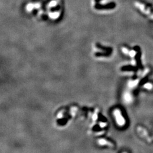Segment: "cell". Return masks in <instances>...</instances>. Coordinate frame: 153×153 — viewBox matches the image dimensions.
Listing matches in <instances>:
<instances>
[{
    "label": "cell",
    "instance_id": "1",
    "mask_svg": "<svg viewBox=\"0 0 153 153\" xmlns=\"http://www.w3.org/2000/svg\"><path fill=\"white\" fill-rule=\"evenodd\" d=\"M114 114L115 116L117 124L120 126L124 125L125 123V120L123 116H122L120 111L119 109H115L114 111Z\"/></svg>",
    "mask_w": 153,
    "mask_h": 153
},
{
    "label": "cell",
    "instance_id": "2",
    "mask_svg": "<svg viewBox=\"0 0 153 153\" xmlns=\"http://www.w3.org/2000/svg\"><path fill=\"white\" fill-rule=\"evenodd\" d=\"M41 6L40 3H29L26 6V10L28 12H31L35 9H39Z\"/></svg>",
    "mask_w": 153,
    "mask_h": 153
},
{
    "label": "cell",
    "instance_id": "3",
    "mask_svg": "<svg viewBox=\"0 0 153 153\" xmlns=\"http://www.w3.org/2000/svg\"><path fill=\"white\" fill-rule=\"evenodd\" d=\"M60 11H55V12H50L48 14V15L50 18L52 19H57L60 15Z\"/></svg>",
    "mask_w": 153,
    "mask_h": 153
},
{
    "label": "cell",
    "instance_id": "4",
    "mask_svg": "<svg viewBox=\"0 0 153 153\" xmlns=\"http://www.w3.org/2000/svg\"><path fill=\"white\" fill-rule=\"evenodd\" d=\"M58 1H59V0H52V1H51L48 4V8H52V7L57 6Z\"/></svg>",
    "mask_w": 153,
    "mask_h": 153
},
{
    "label": "cell",
    "instance_id": "5",
    "mask_svg": "<svg viewBox=\"0 0 153 153\" xmlns=\"http://www.w3.org/2000/svg\"><path fill=\"white\" fill-rule=\"evenodd\" d=\"M144 87L145 88H147V89H151L152 88V85H151V83H146V84H145V85H144Z\"/></svg>",
    "mask_w": 153,
    "mask_h": 153
},
{
    "label": "cell",
    "instance_id": "6",
    "mask_svg": "<svg viewBox=\"0 0 153 153\" xmlns=\"http://www.w3.org/2000/svg\"><path fill=\"white\" fill-rule=\"evenodd\" d=\"M99 143H100L101 145H106L107 144V142L106 141V140L101 139L99 141Z\"/></svg>",
    "mask_w": 153,
    "mask_h": 153
},
{
    "label": "cell",
    "instance_id": "7",
    "mask_svg": "<svg viewBox=\"0 0 153 153\" xmlns=\"http://www.w3.org/2000/svg\"><path fill=\"white\" fill-rule=\"evenodd\" d=\"M129 55H130V56H131V57H134V56H135V55H136V52H135L134 51H133V50H132L129 52Z\"/></svg>",
    "mask_w": 153,
    "mask_h": 153
},
{
    "label": "cell",
    "instance_id": "8",
    "mask_svg": "<svg viewBox=\"0 0 153 153\" xmlns=\"http://www.w3.org/2000/svg\"><path fill=\"white\" fill-rule=\"evenodd\" d=\"M122 52H123L124 53H125V54H127V53L128 51L127 49H126V48H122Z\"/></svg>",
    "mask_w": 153,
    "mask_h": 153
},
{
    "label": "cell",
    "instance_id": "9",
    "mask_svg": "<svg viewBox=\"0 0 153 153\" xmlns=\"http://www.w3.org/2000/svg\"><path fill=\"white\" fill-rule=\"evenodd\" d=\"M100 125H101V127H104V126H105V125H106V124L105 123H101Z\"/></svg>",
    "mask_w": 153,
    "mask_h": 153
},
{
    "label": "cell",
    "instance_id": "10",
    "mask_svg": "<svg viewBox=\"0 0 153 153\" xmlns=\"http://www.w3.org/2000/svg\"><path fill=\"white\" fill-rule=\"evenodd\" d=\"M93 119L94 120H95V119H97V115H96V114H94V115L93 116Z\"/></svg>",
    "mask_w": 153,
    "mask_h": 153
}]
</instances>
